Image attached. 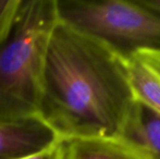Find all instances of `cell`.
Listing matches in <instances>:
<instances>
[{
  "label": "cell",
  "mask_w": 160,
  "mask_h": 159,
  "mask_svg": "<svg viewBox=\"0 0 160 159\" xmlns=\"http://www.w3.org/2000/svg\"><path fill=\"white\" fill-rule=\"evenodd\" d=\"M134 102L125 62L58 21L45 57L38 119L60 141L117 138Z\"/></svg>",
  "instance_id": "1"
},
{
  "label": "cell",
  "mask_w": 160,
  "mask_h": 159,
  "mask_svg": "<svg viewBox=\"0 0 160 159\" xmlns=\"http://www.w3.org/2000/svg\"><path fill=\"white\" fill-rule=\"evenodd\" d=\"M57 23L56 0H22L0 44V121L37 118L45 57Z\"/></svg>",
  "instance_id": "2"
},
{
  "label": "cell",
  "mask_w": 160,
  "mask_h": 159,
  "mask_svg": "<svg viewBox=\"0 0 160 159\" xmlns=\"http://www.w3.org/2000/svg\"><path fill=\"white\" fill-rule=\"evenodd\" d=\"M56 10L60 23L124 62L142 51L160 52V13L139 0H56Z\"/></svg>",
  "instance_id": "3"
},
{
  "label": "cell",
  "mask_w": 160,
  "mask_h": 159,
  "mask_svg": "<svg viewBox=\"0 0 160 159\" xmlns=\"http://www.w3.org/2000/svg\"><path fill=\"white\" fill-rule=\"evenodd\" d=\"M38 118L0 121V159H20L42 152L59 142Z\"/></svg>",
  "instance_id": "4"
},
{
  "label": "cell",
  "mask_w": 160,
  "mask_h": 159,
  "mask_svg": "<svg viewBox=\"0 0 160 159\" xmlns=\"http://www.w3.org/2000/svg\"><path fill=\"white\" fill-rule=\"evenodd\" d=\"M117 140L142 159H160V115L135 100Z\"/></svg>",
  "instance_id": "5"
},
{
  "label": "cell",
  "mask_w": 160,
  "mask_h": 159,
  "mask_svg": "<svg viewBox=\"0 0 160 159\" xmlns=\"http://www.w3.org/2000/svg\"><path fill=\"white\" fill-rule=\"evenodd\" d=\"M125 66L135 100L160 115V52L142 51Z\"/></svg>",
  "instance_id": "6"
},
{
  "label": "cell",
  "mask_w": 160,
  "mask_h": 159,
  "mask_svg": "<svg viewBox=\"0 0 160 159\" xmlns=\"http://www.w3.org/2000/svg\"><path fill=\"white\" fill-rule=\"evenodd\" d=\"M61 159H142L117 138L61 141Z\"/></svg>",
  "instance_id": "7"
},
{
  "label": "cell",
  "mask_w": 160,
  "mask_h": 159,
  "mask_svg": "<svg viewBox=\"0 0 160 159\" xmlns=\"http://www.w3.org/2000/svg\"><path fill=\"white\" fill-rule=\"evenodd\" d=\"M22 0H0V44L12 28Z\"/></svg>",
  "instance_id": "8"
},
{
  "label": "cell",
  "mask_w": 160,
  "mask_h": 159,
  "mask_svg": "<svg viewBox=\"0 0 160 159\" xmlns=\"http://www.w3.org/2000/svg\"><path fill=\"white\" fill-rule=\"evenodd\" d=\"M20 159H61V141L51 145L44 151Z\"/></svg>",
  "instance_id": "9"
},
{
  "label": "cell",
  "mask_w": 160,
  "mask_h": 159,
  "mask_svg": "<svg viewBox=\"0 0 160 159\" xmlns=\"http://www.w3.org/2000/svg\"><path fill=\"white\" fill-rule=\"evenodd\" d=\"M142 4L149 8L150 10H154L160 13V0H139Z\"/></svg>",
  "instance_id": "10"
}]
</instances>
